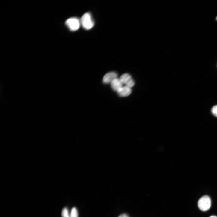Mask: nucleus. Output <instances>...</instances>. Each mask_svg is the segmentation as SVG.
Segmentation results:
<instances>
[{"mask_svg":"<svg viewBox=\"0 0 217 217\" xmlns=\"http://www.w3.org/2000/svg\"><path fill=\"white\" fill-rule=\"evenodd\" d=\"M198 205L201 210L203 211L208 210L211 206V200L210 198L207 195L202 197L198 201Z\"/></svg>","mask_w":217,"mask_h":217,"instance_id":"f03ea898","label":"nucleus"},{"mask_svg":"<svg viewBox=\"0 0 217 217\" xmlns=\"http://www.w3.org/2000/svg\"><path fill=\"white\" fill-rule=\"evenodd\" d=\"M81 25L85 30L91 29L94 26V23L91 14L89 13L84 14L80 19Z\"/></svg>","mask_w":217,"mask_h":217,"instance_id":"f257e3e1","label":"nucleus"},{"mask_svg":"<svg viewBox=\"0 0 217 217\" xmlns=\"http://www.w3.org/2000/svg\"><path fill=\"white\" fill-rule=\"evenodd\" d=\"M117 74L115 72L108 73L104 76L103 82L105 84L111 83L114 80L117 78Z\"/></svg>","mask_w":217,"mask_h":217,"instance_id":"39448f33","label":"nucleus"},{"mask_svg":"<svg viewBox=\"0 0 217 217\" xmlns=\"http://www.w3.org/2000/svg\"><path fill=\"white\" fill-rule=\"evenodd\" d=\"M62 217H70L68 209L67 208H64L62 211Z\"/></svg>","mask_w":217,"mask_h":217,"instance_id":"1a4fd4ad","label":"nucleus"},{"mask_svg":"<svg viewBox=\"0 0 217 217\" xmlns=\"http://www.w3.org/2000/svg\"><path fill=\"white\" fill-rule=\"evenodd\" d=\"M70 217H78V213L77 209L74 207L71 210Z\"/></svg>","mask_w":217,"mask_h":217,"instance_id":"6e6552de","label":"nucleus"},{"mask_svg":"<svg viewBox=\"0 0 217 217\" xmlns=\"http://www.w3.org/2000/svg\"><path fill=\"white\" fill-rule=\"evenodd\" d=\"M66 25L72 31H76L80 28L81 25L80 20L76 17H72L67 20Z\"/></svg>","mask_w":217,"mask_h":217,"instance_id":"7ed1b4c3","label":"nucleus"},{"mask_svg":"<svg viewBox=\"0 0 217 217\" xmlns=\"http://www.w3.org/2000/svg\"><path fill=\"white\" fill-rule=\"evenodd\" d=\"M118 217H129V216L126 214H123L120 215Z\"/></svg>","mask_w":217,"mask_h":217,"instance_id":"9b49d317","label":"nucleus"},{"mask_svg":"<svg viewBox=\"0 0 217 217\" xmlns=\"http://www.w3.org/2000/svg\"><path fill=\"white\" fill-rule=\"evenodd\" d=\"M211 112L213 115L217 117V105H215L212 107Z\"/></svg>","mask_w":217,"mask_h":217,"instance_id":"9d476101","label":"nucleus"},{"mask_svg":"<svg viewBox=\"0 0 217 217\" xmlns=\"http://www.w3.org/2000/svg\"><path fill=\"white\" fill-rule=\"evenodd\" d=\"M111 84L112 89L117 92L123 87V84L120 79L117 78L114 80Z\"/></svg>","mask_w":217,"mask_h":217,"instance_id":"0eeeda50","label":"nucleus"},{"mask_svg":"<svg viewBox=\"0 0 217 217\" xmlns=\"http://www.w3.org/2000/svg\"><path fill=\"white\" fill-rule=\"evenodd\" d=\"M117 92L120 96L127 97L131 94L132 90L131 88L126 86L122 87Z\"/></svg>","mask_w":217,"mask_h":217,"instance_id":"423d86ee","label":"nucleus"},{"mask_svg":"<svg viewBox=\"0 0 217 217\" xmlns=\"http://www.w3.org/2000/svg\"><path fill=\"white\" fill-rule=\"evenodd\" d=\"M120 79L123 84H125L130 88L133 87L135 85L134 82L132 77L128 73L122 75Z\"/></svg>","mask_w":217,"mask_h":217,"instance_id":"20e7f679","label":"nucleus"},{"mask_svg":"<svg viewBox=\"0 0 217 217\" xmlns=\"http://www.w3.org/2000/svg\"><path fill=\"white\" fill-rule=\"evenodd\" d=\"M210 217H217V216H212Z\"/></svg>","mask_w":217,"mask_h":217,"instance_id":"f8f14e48","label":"nucleus"}]
</instances>
